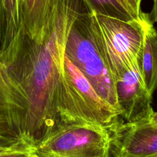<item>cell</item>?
Returning <instances> with one entry per match:
<instances>
[{
    "label": "cell",
    "instance_id": "52a82bcc",
    "mask_svg": "<svg viewBox=\"0 0 157 157\" xmlns=\"http://www.w3.org/2000/svg\"><path fill=\"white\" fill-rule=\"evenodd\" d=\"M117 96L124 122L132 123L148 119L153 111L152 95L146 90L139 68L126 72L116 83Z\"/></svg>",
    "mask_w": 157,
    "mask_h": 157
},
{
    "label": "cell",
    "instance_id": "30bf717a",
    "mask_svg": "<svg viewBox=\"0 0 157 157\" xmlns=\"http://www.w3.org/2000/svg\"><path fill=\"white\" fill-rule=\"evenodd\" d=\"M52 0H23V33L22 37H37L43 28Z\"/></svg>",
    "mask_w": 157,
    "mask_h": 157
},
{
    "label": "cell",
    "instance_id": "5b68a950",
    "mask_svg": "<svg viewBox=\"0 0 157 157\" xmlns=\"http://www.w3.org/2000/svg\"><path fill=\"white\" fill-rule=\"evenodd\" d=\"M109 131L112 157H157V124L148 119L132 123L120 122L119 119Z\"/></svg>",
    "mask_w": 157,
    "mask_h": 157
},
{
    "label": "cell",
    "instance_id": "7c38bea8",
    "mask_svg": "<svg viewBox=\"0 0 157 157\" xmlns=\"http://www.w3.org/2000/svg\"><path fill=\"white\" fill-rule=\"evenodd\" d=\"M129 9L136 18L141 17L143 12L141 10L142 0H126Z\"/></svg>",
    "mask_w": 157,
    "mask_h": 157
},
{
    "label": "cell",
    "instance_id": "8fae6325",
    "mask_svg": "<svg viewBox=\"0 0 157 157\" xmlns=\"http://www.w3.org/2000/svg\"><path fill=\"white\" fill-rule=\"evenodd\" d=\"M90 12L129 21L137 19L118 0H83Z\"/></svg>",
    "mask_w": 157,
    "mask_h": 157
},
{
    "label": "cell",
    "instance_id": "8992f818",
    "mask_svg": "<svg viewBox=\"0 0 157 157\" xmlns=\"http://www.w3.org/2000/svg\"><path fill=\"white\" fill-rule=\"evenodd\" d=\"M27 100L0 59V133L25 141Z\"/></svg>",
    "mask_w": 157,
    "mask_h": 157
},
{
    "label": "cell",
    "instance_id": "ba28073f",
    "mask_svg": "<svg viewBox=\"0 0 157 157\" xmlns=\"http://www.w3.org/2000/svg\"><path fill=\"white\" fill-rule=\"evenodd\" d=\"M4 20V36L0 54L16 45L23 33V0H1Z\"/></svg>",
    "mask_w": 157,
    "mask_h": 157
},
{
    "label": "cell",
    "instance_id": "277c9868",
    "mask_svg": "<svg viewBox=\"0 0 157 157\" xmlns=\"http://www.w3.org/2000/svg\"><path fill=\"white\" fill-rule=\"evenodd\" d=\"M39 157H112L109 128L90 123L63 126L33 148Z\"/></svg>",
    "mask_w": 157,
    "mask_h": 157
},
{
    "label": "cell",
    "instance_id": "6da1fadb",
    "mask_svg": "<svg viewBox=\"0 0 157 157\" xmlns=\"http://www.w3.org/2000/svg\"><path fill=\"white\" fill-rule=\"evenodd\" d=\"M78 15L66 5L52 7L37 39L22 37L12 49L0 55L26 98L25 141L33 148L63 126L96 125L64 70L66 42Z\"/></svg>",
    "mask_w": 157,
    "mask_h": 157
},
{
    "label": "cell",
    "instance_id": "9c48e42d",
    "mask_svg": "<svg viewBox=\"0 0 157 157\" xmlns=\"http://www.w3.org/2000/svg\"><path fill=\"white\" fill-rule=\"evenodd\" d=\"M141 74L146 90L153 95L157 88V31L153 23L149 25L146 31Z\"/></svg>",
    "mask_w": 157,
    "mask_h": 157
},
{
    "label": "cell",
    "instance_id": "44dd1931",
    "mask_svg": "<svg viewBox=\"0 0 157 157\" xmlns=\"http://www.w3.org/2000/svg\"><path fill=\"white\" fill-rule=\"evenodd\" d=\"M30 157H39V156H36V155H34V154H33L32 153V155H31V156Z\"/></svg>",
    "mask_w": 157,
    "mask_h": 157
},
{
    "label": "cell",
    "instance_id": "7a4b0ae2",
    "mask_svg": "<svg viewBox=\"0 0 157 157\" xmlns=\"http://www.w3.org/2000/svg\"><path fill=\"white\" fill-rule=\"evenodd\" d=\"M148 13L124 21L90 12V26L96 45L115 82L129 70L141 71L142 59L148 26Z\"/></svg>",
    "mask_w": 157,
    "mask_h": 157
},
{
    "label": "cell",
    "instance_id": "5bb4252c",
    "mask_svg": "<svg viewBox=\"0 0 157 157\" xmlns=\"http://www.w3.org/2000/svg\"><path fill=\"white\" fill-rule=\"evenodd\" d=\"M33 152V148L29 147L12 153L0 155V157H30Z\"/></svg>",
    "mask_w": 157,
    "mask_h": 157
},
{
    "label": "cell",
    "instance_id": "d6986e66",
    "mask_svg": "<svg viewBox=\"0 0 157 157\" xmlns=\"http://www.w3.org/2000/svg\"><path fill=\"white\" fill-rule=\"evenodd\" d=\"M121 4H123L125 7H126L128 10H129V11L130 12V10H129V7H128V4H127V3H126V0H118ZM132 14V13H131ZM134 17V16H133Z\"/></svg>",
    "mask_w": 157,
    "mask_h": 157
},
{
    "label": "cell",
    "instance_id": "ffe728a7",
    "mask_svg": "<svg viewBox=\"0 0 157 157\" xmlns=\"http://www.w3.org/2000/svg\"><path fill=\"white\" fill-rule=\"evenodd\" d=\"M118 157H145V156H132V155H124V156H121Z\"/></svg>",
    "mask_w": 157,
    "mask_h": 157
},
{
    "label": "cell",
    "instance_id": "2e32d148",
    "mask_svg": "<svg viewBox=\"0 0 157 157\" xmlns=\"http://www.w3.org/2000/svg\"><path fill=\"white\" fill-rule=\"evenodd\" d=\"M153 7L150 12L149 16L151 22L154 24L155 23H157V0H153Z\"/></svg>",
    "mask_w": 157,
    "mask_h": 157
},
{
    "label": "cell",
    "instance_id": "ac0fdd59",
    "mask_svg": "<svg viewBox=\"0 0 157 157\" xmlns=\"http://www.w3.org/2000/svg\"><path fill=\"white\" fill-rule=\"evenodd\" d=\"M148 120L151 123L157 124V112L153 111L150 115Z\"/></svg>",
    "mask_w": 157,
    "mask_h": 157
},
{
    "label": "cell",
    "instance_id": "9a60e30c",
    "mask_svg": "<svg viewBox=\"0 0 157 157\" xmlns=\"http://www.w3.org/2000/svg\"><path fill=\"white\" fill-rule=\"evenodd\" d=\"M21 140L5 136L0 133V147H6L13 145Z\"/></svg>",
    "mask_w": 157,
    "mask_h": 157
},
{
    "label": "cell",
    "instance_id": "3957f363",
    "mask_svg": "<svg viewBox=\"0 0 157 157\" xmlns=\"http://www.w3.org/2000/svg\"><path fill=\"white\" fill-rule=\"evenodd\" d=\"M65 55L89 81L99 96L121 114L116 84L94 40L90 26V12L75 21L66 42Z\"/></svg>",
    "mask_w": 157,
    "mask_h": 157
},
{
    "label": "cell",
    "instance_id": "e0dca14e",
    "mask_svg": "<svg viewBox=\"0 0 157 157\" xmlns=\"http://www.w3.org/2000/svg\"><path fill=\"white\" fill-rule=\"evenodd\" d=\"M4 36V20L2 8V1L0 0V48Z\"/></svg>",
    "mask_w": 157,
    "mask_h": 157
},
{
    "label": "cell",
    "instance_id": "4fadbf2b",
    "mask_svg": "<svg viewBox=\"0 0 157 157\" xmlns=\"http://www.w3.org/2000/svg\"><path fill=\"white\" fill-rule=\"evenodd\" d=\"M31 147V146L27 144L24 141L20 140L18 143L14 144L13 145H12L10 147H0V155L12 153V152H13L26 147Z\"/></svg>",
    "mask_w": 157,
    "mask_h": 157
}]
</instances>
